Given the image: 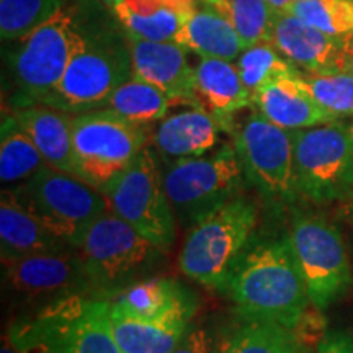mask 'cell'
I'll return each instance as SVG.
<instances>
[{
    "mask_svg": "<svg viewBox=\"0 0 353 353\" xmlns=\"http://www.w3.org/2000/svg\"><path fill=\"white\" fill-rule=\"evenodd\" d=\"M303 85L307 88L322 108L332 113L335 118L353 117V77L348 72L301 74Z\"/></svg>",
    "mask_w": 353,
    "mask_h": 353,
    "instance_id": "cell-33",
    "label": "cell"
},
{
    "mask_svg": "<svg viewBox=\"0 0 353 353\" xmlns=\"http://www.w3.org/2000/svg\"><path fill=\"white\" fill-rule=\"evenodd\" d=\"M68 0H0V34L3 41H19L51 19Z\"/></svg>",
    "mask_w": 353,
    "mask_h": 353,
    "instance_id": "cell-31",
    "label": "cell"
},
{
    "mask_svg": "<svg viewBox=\"0 0 353 353\" xmlns=\"http://www.w3.org/2000/svg\"><path fill=\"white\" fill-rule=\"evenodd\" d=\"M101 2H103L105 6H108V7H112V8H113V6H114V3L118 2V0H101Z\"/></svg>",
    "mask_w": 353,
    "mask_h": 353,
    "instance_id": "cell-41",
    "label": "cell"
},
{
    "mask_svg": "<svg viewBox=\"0 0 353 353\" xmlns=\"http://www.w3.org/2000/svg\"><path fill=\"white\" fill-rule=\"evenodd\" d=\"M342 39V70L353 77V32L343 34Z\"/></svg>",
    "mask_w": 353,
    "mask_h": 353,
    "instance_id": "cell-36",
    "label": "cell"
},
{
    "mask_svg": "<svg viewBox=\"0 0 353 353\" xmlns=\"http://www.w3.org/2000/svg\"><path fill=\"white\" fill-rule=\"evenodd\" d=\"M46 165L43 154L12 114L3 118L0 136V180L7 188L32 179Z\"/></svg>",
    "mask_w": 353,
    "mask_h": 353,
    "instance_id": "cell-28",
    "label": "cell"
},
{
    "mask_svg": "<svg viewBox=\"0 0 353 353\" xmlns=\"http://www.w3.org/2000/svg\"><path fill=\"white\" fill-rule=\"evenodd\" d=\"M132 77L130 34L101 0H81L77 37L63 79L39 105L77 114L103 107Z\"/></svg>",
    "mask_w": 353,
    "mask_h": 353,
    "instance_id": "cell-1",
    "label": "cell"
},
{
    "mask_svg": "<svg viewBox=\"0 0 353 353\" xmlns=\"http://www.w3.org/2000/svg\"><path fill=\"white\" fill-rule=\"evenodd\" d=\"M239 156L226 144L210 156L176 159L162 170L164 188L176 223L188 229L239 196L244 183Z\"/></svg>",
    "mask_w": 353,
    "mask_h": 353,
    "instance_id": "cell-7",
    "label": "cell"
},
{
    "mask_svg": "<svg viewBox=\"0 0 353 353\" xmlns=\"http://www.w3.org/2000/svg\"><path fill=\"white\" fill-rule=\"evenodd\" d=\"M195 94L200 108L213 114L224 131H232L234 114L254 107L236 64L218 57H201L195 65Z\"/></svg>",
    "mask_w": 353,
    "mask_h": 353,
    "instance_id": "cell-18",
    "label": "cell"
},
{
    "mask_svg": "<svg viewBox=\"0 0 353 353\" xmlns=\"http://www.w3.org/2000/svg\"><path fill=\"white\" fill-rule=\"evenodd\" d=\"M148 141V126L112 110L72 114V175L101 192L134 162Z\"/></svg>",
    "mask_w": 353,
    "mask_h": 353,
    "instance_id": "cell-8",
    "label": "cell"
},
{
    "mask_svg": "<svg viewBox=\"0 0 353 353\" xmlns=\"http://www.w3.org/2000/svg\"><path fill=\"white\" fill-rule=\"evenodd\" d=\"M296 330L270 321L242 319L221 339L219 353H304Z\"/></svg>",
    "mask_w": 353,
    "mask_h": 353,
    "instance_id": "cell-26",
    "label": "cell"
},
{
    "mask_svg": "<svg viewBox=\"0 0 353 353\" xmlns=\"http://www.w3.org/2000/svg\"><path fill=\"white\" fill-rule=\"evenodd\" d=\"M174 101L161 88L132 76L105 100L103 107L136 125L148 126L164 120Z\"/></svg>",
    "mask_w": 353,
    "mask_h": 353,
    "instance_id": "cell-27",
    "label": "cell"
},
{
    "mask_svg": "<svg viewBox=\"0 0 353 353\" xmlns=\"http://www.w3.org/2000/svg\"><path fill=\"white\" fill-rule=\"evenodd\" d=\"M270 43L303 72L342 70V39L322 33L288 12H278Z\"/></svg>",
    "mask_w": 353,
    "mask_h": 353,
    "instance_id": "cell-16",
    "label": "cell"
},
{
    "mask_svg": "<svg viewBox=\"0 0 353 353\" xmlns=\"http://www.w3.org/2000/svg\"><path fill=\"white\" fill-rule=\"evenodd\" d=\"M2 283L8 303L23 314L77 294L100 296L76 249L2 262Z\"/></svg>",
    "mask_w": 353,
    "mask_h": 353,
    "instance_id": "cell-13",
    "label": "cell"
},
{
    "mask_svg": "<svg viewBox=\"0 0 353 353\" xmlns=\"http://www.w3.org/2000/svg\"><path fill=\"white\" fill-rule=\"evenodd\" d=\"M7 190L48 231L74 249L87 229L112 211L99 188L48 164L32 179Z\"/></svg>",
    "mask_w": 353,
    "mask_h": 353,
    "instance_id": "cell-5",
    "label": "cell"
},
{
    "mask_svg": "<svg viewBox=\"0 0 353 353\" xmlns=\"http://www.w3.org/2000/svg\"><path fill=\"white\" fill-rule=\"evenodd\" d=\"M0 353H19L17 352V348L13 347V343L10 342V339H8L7 335L2 339V348H0Z\"/></svg>",
    "mask_w": 353,
    "mask_h": 353,
    "instance_id": "cell-39",
    "label": "cell"
},
{
    "mask_svg": "<svg viewBox=\"0 0 353 353\" xmlns=\"http://www.w3.org/2000/svg\"><path fill=\"white\" fill-rule=\"evenodd\" d=\"M257 205L236 196L198 221L185 237L179 268L196 283L226 293L229 278L257 228Z\"/></svg>",
    "mask_w": 353,
    "mask_h": 353,
    "instance_id": "cell-4",
    "label": "cell"
},
{
    "mask_svg": "<svg viewBox=\"0 0 353 353\" xmlns=\"http://www.w3.org/2000/svg\"><path fill=\"white\" fill-rule=\"evenodd\" d=\"M175 43L200 57L237 61L244 51L242 41L234 26L216 12L210 3L203 2L185 19Z\"/></svg>",
    "mask_w": 353,
    "mask_h": 353,
    "instance_id": "cell-23",
    "label": "cell"
},
{
    "mask_svg": "<svg viewBox=\"0 0 353 353\" xmlns=\"http://www.w3.org/2000/svg\"><path fill=\"white\" fill-rule=\"evenodd\" d=\"M113 12L131 37L151 41H175L185 21L164 0H118Z\"/></svg>",
    "mask_w": 353,
    "mask_h": 353,
    "instance_id": "cell-25",
    "label": "cell"
},
{
    "mask_svg": "<svg viewBox=\"0 0 353 353\" xmlns=\"http://www.w3.org/2000/svg\"><path fill=\"white\" fill-rule=\"evenodd\" d=\"M221 130L213 114L192 107L161 120L152 132V145L162 156L174 161L200 157L218 144Z\"/></svg>",
    "mask_w": 353,
    "mask_h": 353,
    "instance_id": "cell-20",
    "label": "cell"
},
{
    "mask_svg": "<svg viewBox=\"0 0 353 353\" xmlns=\"http://www.w3.org/2000/svg\"><path fill=\"white\" fill-rule=\"evenodd\" d=\"M268 2H270L275 8H278L280 12H288L290 6L293 3V0H268Z\"/></svg>",
    "mask_w": 353,
    "mask_h": 353,
    "instance_id": "cell-38",
    "label": "cell"
},
{
    "mask_svg": "<svg viewBox=\"0 0 353 353\" xmlns=\"http://www.w3.org/2000/svg\"><path fill=\"white\" fill-rule=\"evenodd\" d=\"M81 0H68L51 19L19 39L10 57L17 85L13 108L37 105L59 83L72 56Z\"/></svg>",
    "mask_w": 353,
    "mask_h": 353,
    "instance_id": "cell-9",
    "label": "cell"
},
{
    "mask_svg": "<svg viewBox=\"0 0 353 353\" xmlns=\"http://www.w3.org/2000/svg\"><path fill=\"white\" fill-rule=\"evenodd\" d=\"M293 132L299 196L317 206L345 201L353 190V136L335 120Z\"/></svg>",
    "mask_w": 353,
    "mask_h": 353,
    "instance_id": "cell-10",
    "label": "cell"
},
{
    "mask_svg": "<svg viewBox=\"0 0 353 353\" xmlns=\"http://www.w3.org/2000/svg\"><path fill=\"white\" fill-rule=\"evenodd\" d=\"M112 325L121 353H172L187 334L190 321H143L112 306Z\"/></svg>",
    "mask_w": 353,
    "mask_h": 353,
    "instance_id": "cell-24",
    "label": "cell"
},
{
    "mask_svg": "<svg viewBox=\"0 0 353 353\" xmlns=\"http://www.w3.org/2000/svg\"><path fill=\"white\" fill-rule=\"evenodd\" d=\"M232 132L242 170L260 193L278 201L296 200L293 132L267 120L259 110Z\"/></svg>",
    "mask_w": 353,
    "mask_h": 353,
    "instance_id": "cell-14",
    "label": "cell"
},
{
    "mask_svg": "<svg viewBox=\"0 0 353 353\" xmlns=\"http://www.w3.org/2000/svg\"><path fill=\"white\" fill-rule=\"evenodd\" d=\"M339 213H341L343 219L348 221L350 224H353V190H352L350 195H348L347 200L342 201L341 205H339Z\"/></svg>",
    "mask_w": 353,
    "mask_h": 353,
    "instance_id": "cell-37",
    "label": "cell"
},
{
    "mask_svg": "<svg viewBox=\"0 0 353 353\" xmlns=\"http://www.w3.org/2000/svg\"><path fill=\"white\" fill-rule=\"evenodd\" d=\"M76 250L100 296L112 299L128 286L144 280L162 259L157 245L130 223L108 211L87 229Z\"/></svg>",
    "mask_w": 353,
    "mask_h": 353,
    "instance_id": "cell-6",
    "label": "cell"
},
{
    "mask_svg": "<svg viewBox=\"0 0 353 353\" xmlns=\"http://www.w3.org/2000/svg\"><path fill=\"white\" fill-rule=\"evenodd\" d=\"M299 77L276 79L263 85L254 95V107L267 120L290 131L339 120L312 99Z\"/></svg>",
    "mask_w": 353,
    "mask_h": 353,
    "instance_id": "cell-19",
    "label": "cell"
},
{
    "mask_svg": "<svg viewBox=\"0 0 353 353\" xmlns=\"http://www.w3.org/2000/svg\"><path fill=\"white\" fill-rule=\"evenodd\" d=\"M226 294L242 319L296 329L312 306L288 237L249 247L232 272Z\"/></svg>",
    "mask_w": 353,
    "mask_h": 353,
    "instance_id": "cell-2",
    "label": "cell"
},
{
    "mask_svg": "<svg viewBox=\"0 0 353 353\" xmlns=\"http://www.w3.org/2000/svg\"><path fill=\"white\" fill-rule=\"evenodd\" d=\"M74 249L25 210L10 190H2L0 201V250L2 262H12L28 255Z\"/></svg>",
    "mask_w": 353,
    "mask_h": 353,
    "instance_id": "cell-21",
    "label": "cell"
},
{
    "mask_svg": "<svg viewBox=\"0 0 353 353\" xmlns=\"http://www.w3.org/2000/svg\"><path fill=\"white\" fill-rule=\"evenodd\" d=\"M7 337L19 353H121L108 298L77 294L15 317Z\"/></svg>",
    "mask_w": 353,
    "mask_h": 353,
    "instance_id": "cell-3",
    "label": "cell"
},
{
    "mask_svg": "<svg viewBox=\"0 0 353 353\" xmlns=\"http://www.w3.org/2000/svg\"><path fill=\"white\" fill-rule=\"evenodd\" d=\"M201 2H206V3H210V2H213V0H201Z\"/></svg>",
    "mask_w": 353,
    "mask_h": 353,
    "instance_id": "cell-42",
    "label": "cell"
},
{
    "mask_svg": "<svg viewBox=\"0 0 353 353\" xmlns=\"http://www.w3.org/2000/svg\"><path fill=\"white\" fill-rule=\"evenodd\" d=\"M317 353H353V334L345 330L325 334L317 345Z\"/></svg>",
    "mask_w": 353,
    "mask_h": 353,
    "instance_id": "cell-35",
    "label": "cell"
},
{
    "mask_svg": "<svg viewBox=\"0 0 353 353\" xmlns=\"http://www.w3.org/2000/svg\"><path fill=\"white\" fill-rule=\"evenodd\" d=\"M345 125H347V130L350 131V134L353 136V117H350V120H348Z\"/></svg>",
    "mask_w": 353,
    "mask_h": 353,
    "instance_id": "cell-40",
    "label": "cell"
},
{
    "mask_svg": "<svg viewBox=\"0 0 353 353\" xmlns=\"http://www.w3.org/2000/svg\"><path fill=\"white\" fill-rule=\"evenodd\" d=\"M101 193L114 214L130 223L162 252H169L175 241L176 219L151 145H145L134 162Z\"/></svg>",
    "mask_w": 353,
    "mask_h": 353,
    "instance_id": "cell-12",
    "label": "cell"
},
{
    "mask_svg": "<svg viewBox=\"0 0 353 353\" xmlns=\"http://www.w3.org/2000/svg\"><path fill=\"white\" fill-rule=\"evenodd\" d=\"M312 307L337 303L353 285V273L342 234L325 218L294 214L286 234Z\"/></svg>",
    "mask_w": 353,
    "mask_h": 353,
    "instance_id": "cell-11",
    "label": "cell"
},
{
    "mask_svg": "<svg viewBox=\"0 0 353 353\" xmlns=\"http://www.w3.org/2000/svg\"><path fill=\"white\" fill-rule=\"evenodd\" d=\"M304 353H312V352H311V350H306V352H304Z\"/></svg>",
    "mask_w": 353,
    "mask_h": 353,
    "instance_id": "cell-43",
    "label": "cell"
},
{
    "mask_svg": "<svg viewBox=\"0 0 353 353\" xmlns=\"http://www.w3.org/2000/svg\"><path fill=\"white\" fill-rule=\"evenodd\" d=\"M236 68L247 90L252 95V100L267 83L283 77H299L303 74V70L280 54L270 41L254 44L242 51L236 61Z\"/></svg>",
    "mask_w": 353,
    "mask_h": 353,
    "instance_id": "cell-30",
    "label": "cell"
},
{
    "mask_svg": "<svg viewBox=\"0 0 353 353\" xmlns=\"http://www.w3.org/2000/svg\"><path fill=\"white\" fill-rule=\"evenodd\" d=\"M172 353H213V341L203 327L190 325L187 334Z\"/></svg>",
    "mask_w": 353,
    "mask_h": 353,
    "instance_id": "cell-34",
    "label": "cell"
},
{
    "mask_svg": "<svg viewBox=\"0 0 353 353\" xmlns=\"http://www.w3.org/2000/svg\"><path fill=\"white\" fill-rule=\"evenodd\" d=\"M210 6L234 26L244 50L270 41L273 23L280 12L268 0H213Z\"/></svg>",
    "mask_w": 353,
    "mask_h": 353,
    "instance_id": "cell-29",
    "label": "cell"
},
{
    "mask_svg": "<svg viewBox=\"0 0 353 353\" xmlns=\"http://www.w3.org/2000/svg\"><path fill=\"white\" fill-rule=\"evenodd\" d=\"M112 306L136 319L190 321L196 304L190 291L170 278H144L110 299Z\"/></svg>",
    "mask_w": 353,
    "mask_h": 353,
    "instance_id": "cell-17",
    "label": "cell"
},
{
    "mask_svg": "<svg viewBox=\"0 0 353 353\" xmlns=\"http://www.w3.org/2000/svg\"><path fill=\"white\" fill-rule=\"evenodd\" d=\"M130 44L132 76L161 88L174 105L200 108L195 94V68L188 64L187 50L182 44L151 41L131 34Z\"/></svg>",
    "mask_w": 353,
    "mask_h": 353,
    "instance_id": "cell-15",
    "label": "cell"
},
{
    "mask_svg": "<svg viewBox=\"0 0 353 353\" xmlns=\"http://www.w3.org/2000/svg\"><path fill=\"white\" fill-rule=\"evenodd\" d=\"M32 138L48 165L72 174V114L48 105H26L10 113Z\"/></svg>",
    "mask_w": 353,
    "mask_h": 353,
    "instance_id": "cell-22",
    "label": "cell"
},
{
    "mask_svg": "<svg viewBox=\"0 0 353 353\" xmlns=\"http://www.w3.org/2000/svg\"><path fill=\"white\" fill-rule=\"evenodd\" d=\"M288 13L330 37L353 32V0H293Z\"/></svg>",
    "mask_w": 353,
    "mask_h": 353,
    "instance_id": "cell-32",
    "label": "cell"
}]
</instances>
